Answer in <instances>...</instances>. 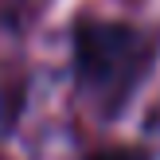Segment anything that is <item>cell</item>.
I'll return each mask as SVG.
<instances>
[{"mask_svg": "<svg viewBox=\"0 0 160 160\" xmlns=\"http://www.w3.org/2000/svg\"><path fill=\"white\" fill-rule=\"evenodd\" d=\"M67 39L74 98L98 121H121L160 67V31L121 16L78 12Z\"/></svg>", "mask_w": 160, "mask_h": 160, "instance_id": "cell-1", "label": "cell"}, {"mask_svg": "<svg viewBox=\"0 0 160 160\" xmlns=\"http://www.w3.org/2000/svg\"><path fill=\"white\" fill-rule=\"evenodd\" d=\"M78 160H152V152L141 145H102V148H86Z\"/></svg>", "mask_w": 160, "mask_h": 160, "instance_id": "cell-2", "label": "cell"}]
</instances>
